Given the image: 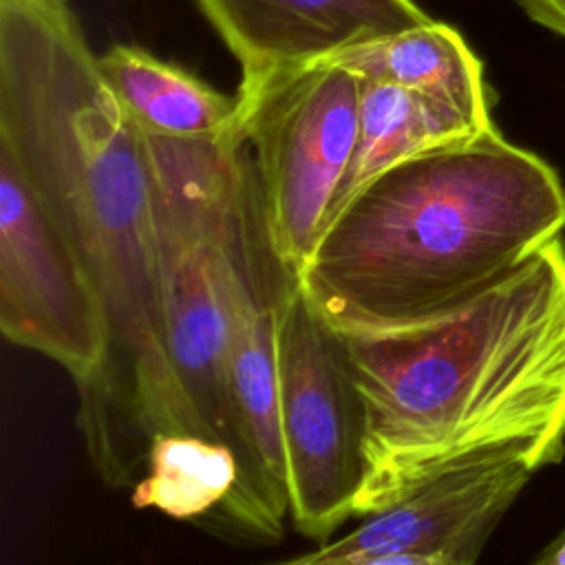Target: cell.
Segmentation results:
<instances>
[{
  "instance_id": "obj_1",
  "label": "cell",
  "mask_w": 565,
  "mask_h": 565,
  "mask_svg": "<svg viewBox=\"0 0 565 565\" xmlns=\"http://www.w3.org/2000/svg\"><path fill=\"white\" fill-rule=\"evenodd\" d=\"M0 157L66 232L102 298L108 340L88 393L121 415L170 408L179 382L146 137L71 0H0Z\"/></svg>"
},
{
  "instance_id": "obj_2",
  "label": "cell",
  "mask_w": 565,
  "mask_h": 565,
  "mask_svg": "<svg viewBox=\"0 0 565 565\" xmlns=\"http://www.w3.org/2000/svg\"><path fill=\"white\" fill-rule=\"evenodd\" d=\"M342 338L364 406L358 519L481 450L527 446L541 466L561 461V236L437 316Z\"/></svg>"
},
{
  "instance_id": "obj_3",
  "label": "cell",
  "mask_w": 565,
  "mask_h": 565,
  "mask_svg": "<svg viewBox=\"0 0 565 565\" xmlns=\"http://www.w3.org/2000/svg\"><path fill=\"white\" fill-rule=\"evenodd\" d=\"M565 227V188L497 128L406 159L329 218L296 285L340 333L437 316Z\"/></svg>"
},
{
  "instance_id": "obj_4",
  "label": "cell",
  "mask_w": 565,
  "mask_h": 565,
  "mask_svg": "<svg viewBox=\"0 0 565 565\" xmlns=\"http://www.w3.org/2000/svg\"><path fill=\"white\" fill-rule=\"evenodd\" d=\"M360 93L362 77L333 60L238 84V126L254 157L269 241L294 278L342 201Z\"/></svg>"
},
{
  "instance_id": "obj_5",
  "label": "cell",
  "mask_w": 565,
  "mask_h": 565,
  "mask_svg": "<svg viewBox=\"0 0 565 565\" xmlns=\"http://www.w3.org/2000/svg\"><path fill=\"white\" fill-rule=\"evenodd\" d=\"M278 382L294 525L320 543L355 516L364 406L344 338L294 282L278 300Z\"/></svg>"
},
{
  "instance_id": "obj_6",
  "label": "cell",
  "mask_w": 565,
  "mask_h": 565,
  "mask_svg": "<svg viewBox=\"0 0 565 565\" xmlns=\"http://www.w3.org/2000/svg\"><path fill=\"white\" fill-rule=\"evenodd\" d=\"M0 329L88 384L106 355V316L75 245L0 157Z\"/></svg>"
},
{
  "instance_id": "obj_7",
  "label": "cell",
  "mask_w": 565,
  "mask_h": 565,
  "mask_svg": "<svg viewBox=\"0 0 565 565\" xmlns=\"http://www.w3.org/2000/svg\"><path fill=\"white\" fill-rule=\"evenodd\" d=\"M541 461L527 446L481 450L408 497L362 516L351 532L260 565H347L386 554L444 552L477 561L488 536Z\"/></svg>"
},
{
  "instance_id": "obj_8",
  "label": "cell",
  "mask_w": 565,
  "mask_h": 565,
  "mask_svg": "<svg viewBox=\"0 0 565 565\" xmlns=\"http://www.w3.org/2000/svg\"><path fill=\"white\" fill-rule=\"evenodd\" d=\"M274 280L236 269L230 276L227 399L241 483L223 510L234 527L276 539L289 512L278 382V300Z\"/></svg>"
},
{
  "instance_id": "obj_9",
  "label": "cell",
  "mask_w": 565,
  "mask_h": 565,
  "mask_svg": "<svg viewBox=\"0 0 565 565\" xmlns=\"http://www.w3.org/2000/svg\"><path fill=\"white\" fill-rule=\"evenodd\" d=\"M241 84L333 60L433 20L415 0H196Z\"/></svg>"
},
{
  "instance_id": "obj_10",
  "label": "cell",
  "mask_w": 565,
  "mask_h": 565,
  "mask_svg": "<svg viewBox=\"0 0 565 565\" xmlns=\"http://www.w3.org/2000/svg\"><path fill=\"white\" fill-rule=\"evenodd\" d=\"M333 62L362 79L419 93L470 121L477 130L494 128L483 64L463 35L437 20L355 46Z\"/></svg>"
},
{
  "instance_id": "obj_11",
  "label": "cell",
  "mask_w": 565,
  "mask_h": 565,
  "mask_svg": "<svg viewBox=\"0 0 565 565\" xmlns=\"http://www.w3.org/2000/svg\"><path fill=\"white\" fill-rule=\"evenodd\" d=\"M113 93L146 135L172 139L216 137L238 124V97L225 95L192 71L132 44L99 55Z\"/></svg>"
},
{
  "instance_id": "obj_12",
  "label": "cell",
  "mask_w": 565,
  "mask_h": 565,
  "mask_svg": "<svg viewBox=\"0 0 565 565\" xmlns=\"http://www.w3.org/2000/svg\"><path fill=\"white\" fill-rule=\"evenodd\" d=\"M477 135L481 130L461 115L419 93L362 79L358 146L340 205L384 170Z\"/></svg>"
},
{
  "instance_id": "obj_13",
  "label": "cell",
  "mask_w": 565,
  "mask_h": 565,
  "mask_svg": "<svg viewBox=\"0 0 565 565\" xmlns=\"http://www.w3.org/2000/svg\"><path fill=\"white\" fill-rule=\"evenodd\" d=\"M241 483L232 446L192 433L157 435L132 486L137 510H159L177 521H194L227 508Z\"/></svg>"
},
{
  "instance_id": "obj_14",
  "label": "cell",
  "mask_w": 565,
  "mask_h": 565,
  "mask_svg": "<svg viewBox=\"0 0 565 565\" xmlns=\"http://www.w3.org/2000/svg\"><path fill=\"white\" fill-rule=\"evenodd\" d=\"M347 565H475L472 561L444 554V552H428V554H386V556H371L362 561H353Z\"/></svg>"
},
{
  "instance_id": "obj_15",
  "label": "cell",
  "mask_w": 565,
  "mask_h": 565,
  "mask_svg": "<svg viewBox=\"0 0 565 565\" xmlns=\"http://www.w3.org/2000/svg\"><path fill=\"white\" fill-rule=\"evenodd\" d=\"M516 2L534 22L565 38V0H516Z\"/></svg>"
},
{
  "instance_id": "obj_16",
  "label": "cell",
  "mask_w": 565,
  "mask_h": 565,
  "mask_svg": "<svg viewBox=\"0 0 565 565\" xmlns=\"http://www.w3.org/2000/svg\"><path fill=\"white\" fill-rule=\"evenodd\" d=\"M536 565H565V539L547 556H543Z\"/></svg>"
}]
</instances>
